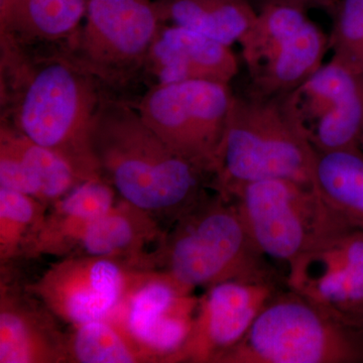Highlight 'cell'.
Segmentation results:
<instances>
[{
  "label": "cell",
  "mask_w": 363,
  "mask_h": 363,
  "mask_svg": "<svg viewBox=\"0 0 363 363\" xmlns=\"http://www.w3.org/2000/svg\"><path fill=\"white\" fill-rule=\"evenodd\" d=\"M332 58L363 71V0H342L330 37Z\"/></svg>",
  "instance_id": "obj_25"
},
{
  "label": "cell",
  "mask_w": 363,
  "mask_h": 363,
  "mask_svg": "<svg viewBox=\"0 0 363 363\" xmlns=\"http://www.w3.org/2000/svg\"><path fill=\"white\" fill-rule=\"evenodd\" d=\"M85 181L65 157L0 123V188L32 196L50 206Z\"/></svg>",
  "instance_id": "obj_16"
},
{
  "label": "cell",
  "mask_w": 363,
  "mask_h": 363,
  "mask_svg": "<svg viewBox=\"0 0 363 363\" xmlns=\"http://www.w3.org/2000/svg\"><path fill=\"white\" fill-rule=\"evenodd\" d=\"M162 25L188 28L229 45L240 43L257 13L247 0H155Z\"/></svg>",
  "instance_id": "obj_21"
},
{
  "label": "cell",
  "mask_w": 363,
  "mask_h": 363,
  "mask_svg": "<svg viewBox=\"0 0 363 363\" xmlns=\"http://www.w3.org/2000/svg\"><path fill=\"white\" fill-rule=\"evenodd\" d=\"M363 337L288 288L274 294L245 337L217 363H353Z\"/></svg>",
  "instance_id": "obj_5"
},
{
  "label": "cell",
  "mask_w": 363,
  "mask_h": 363,
  "mask_svg": "<svg viewBox=\"0 0 363 363\" xmlns=\"http://www.w3.org/2000/svg\"><path fill=\"white\" fill-rule=\"evenodd\" d=\"M87 0H0V35L28 44H64L84 20Z\"/></svg>",
  "instance_id": "obj_20"
},
{
  "label": "cell",
  "mask_w": 363,
  "mask_h": 363,
  "mask_svg": "<svg viewBox=\"0 0 363 363\" xmlns=\"http://www.w3.org/2000/svg\"><path fill=\"white\" fill-rule=\"evenodd\" d=\"M48 205L37 198L0 188V262L23 255L26 242L44 220Z\"/></svg>",
  "instance_id": "obj_24"
},
{
  "label": "cell",
  "mask_w": 363,
  "mask_h": 363,
  "mask_svg": "<svg viewBox=\"0 0 363 363\" xmlns=\"http://www.w3.org/2000/svg\"><path fill=\"white\" fill-rule=\"evenodd\" d=\"M253 94L283 97L323 65L329 38L302 4L272 0L240 40Z\"/></svg>",
  "instance_id": "obj_8"
},
{
  "label": "cell",
  "mask_w": 363,
  "mask_h": 363,
  "mask_svg": "<svg viewBox=\"0 0 363 363\" xmlns=\"http://www.w3.org/2000/svg\"><path fill=\"white\" fill-rule=\"evenodd\" d=\"M238 72V60L229 45L188 28L162 23L143 76L152 79L150 86L185 81L230 85Z\"/></svg>",
  "instance_id": "obj_15"
},
{
  "label": "cell",
  "mask_w": 363,
  "mask_h": 363,
  "mask_svg": "<svg viewBox=\"0 0 363 363\" xmlns=\"http://www.w3.org/2000/svg\"><path fill=\"white\" fill-rule=\"evenodd\" d=\"M44 306L30 302L1 279L0 363L67 362V335Z\"/></svg>",
  "instance_id": "obj_19"
},
{
  "label": "cell",
  "mask_w": 363,
  "mask_h": 363,
  "mask_svg": "<svg viewBox=\"0 0 363 363\" xmlns=\"http://www.w3.org/2000/svg\"><path fill=\"white\" fill-rule=\"evenodd\" d=\"M358 332H359L360 335L363 337V316L362 321H360L359 327H358Z\"/></svg>",
  "instance_id": "obj_28"
},
{
  "label": "cell",
  "mask_w": 363,
  "mask_h": 363,
  "mask_svg": "<svg viewBox=\"0 0 363 363\" xmlns=\"http://www.w3.org/2000/svg\"><path fill=\"white\" fill-rule=\"evenodd\" d=\"M100 173L123 198L171 225L214 189L209 169L181 156L135 104L107 93L92 131Z\"/></svg>",
  "instance_id": "obj_2"
},
{
  "label": "cell",
  "mask_w": 363,
  "mask_h": 363,
  "mask_svg": "<svg viewBox=\"0 0 363 363\" xmlns=\"http://www.w3.org/2000/svg\"><path fill=\"white\" fill-rule=\"evenodd\" d=\"M67 362H161L117 320H93L73 326L67 335Z\"/></svg>",
  "instance_id": "obj_23"
},
{
  "label": "cell",
  "mask_w": 363,
  "mask_h": 363,
  "mask_svg": "<svg viewBox=\"0 0 363 363\" xmlns=\"http://www.w3.org/2000/svg\"><path fill=\"white\" fill-rule=\"evenodd\" d=\"M152 264L189 292L230 279H277L236 203L216 190L164 231Z\"/></svg>",
  "instance_id": "obj_3"
},
{
  "label": "cell",
  "mask_w": 363,
  "mask_h": 363,
  "mask_svg": "<svg viewBox=\"0 0 363 363\" xmlns=\"http://www.w3.org/2000/svg\"><path fill=\"white\" fill-rule=\"evenodd\" d=\"M150 272L121 260L71 255L52 264L25 290L52 316L76 326L108 317Z\"/></svg>",
  "instance_id": "obj_10"
},
{
  "label": "cell",
  "mask_w": 363,
  "mask_h": 363,
  "mask_svg": "<svg viewBox=\"0 0 363 363\" xmlns=\"http://www.w3.org/2000/svg\"><path fill=\"white\" fill-rule=\"evenodd\" d=\"M234 96L229 84L185 81L150 86L135 106L172 150L214 175Z\"/></svg>",
  "instance_id": "obj_9"
},
{
  "label": "cell",
  "mask_w": 363,
  "mask_h": 363,
  "mask_svg": "<svg viewBox=\"0 0 363 363\" xmlns=\"http://www.w3.org/2000/svg\"><path fill=\"white\" fill-rule=\"evenodd\" d=\"M199 298L168 274L152 271L116 310L118 321L143 347L169 363L187 340Z\"/></svg>",
  "instance_id": "obj_14"
},
{
  "label": "cell",
  "mask_w": 363,
  "mask_h": 363,
  "mask_svg": "<svg viewBox=\"0 0 363 363\" xmlns=\"http://www.w3.org/2000/svg\"><path fill=\"white\" fill-rule=\"evenodd\" d=\"M278 286V279H230L208 286L187 340L171 363L218 362L245 337Z\"/></svg>",
  "instance_id": "obj_13"
},
{
  "label": "cell",
  "mask_w": 363,
  "mask_h": 363,
  "mask_svg": "<svg viewBox=\"0 0 363 363\" xmlns=\"http://www.w3.org/2000/svg\"><path fill=\"white\" fill-rule=\"evenodd\" d=\"M315 154L286 116L283 97L235 95L215 162V190L228 196L269 179L312 186Z\"/></svg>",
  "instance_id": "obj_4"
},
{
  "label": "cell",
  "mask_w": 363,
  "mask_h": 363,
  "mask_svg": "<svg viewBox=\"0 0 363 363\" xmlns=\"http://www.w3.org/2000/svg\"><path fill=\"white\" fill-rule=\"evenodd\" d=\"M117 199L116 189L104 177L83 182L48 207L44 220L26 242L23 257H70L91 224Z\"/></svg>",
  "instance_id": "obj_18"
},
{
  "label": "cell",
  "mask_w": 363,
  "mask_h": 363,
  "mask_svg": "<svg viewBox=\"0 0 363 363\" xmlns=\"http://www.w3.org/2000/svg\"><path fill=\"white\" fill-rule=\"evenodd\" d=\"M107 93L63 44L0 35V123L65 157L86 180L102 177L92 131Z\"/></svg>",
  "instance_id": "obj_1"
},
{
  "label": "cell",
  "mask_w": 363,
  "mask_h": 363,
  "mask_svg": "<svg viewBox=\"0 0 363 363\" xmlns=\"http://www.w3.org/2000/svg\"><path fill=\"white\" fill-rule=\"evenodd\" d=\"M277 1H288L294 2V4H312V2H318V4H327V2L331 1V0H277Z\"/></svg>",
  "instance_id": "obj_26"
},
{
  "label": "cell",
  "mask_w": 363,
  "mask_h": 363,
  "mask_svg": "<svg viewBox=\"0 0 363 363\" xmlns=\"http://www.w3.org/2000/svg\"><path fill=\"white\" fill-rule=\"evenodd\" d=\"M164 231L156 217L118 197L91 224L71 255L121 260L138 269L152 271V255Z\"/></svg>",
  "instance_id": "obj_17"
},
{
  "label": "cell",
  "mask_w": 363,
  "mask_h": 363,
  "mask_svg": "<svg viewBox=\"0 0 363 363\" xmlns=\"http://www.w3.org/2000/svg\"><path fill=\"white\" fill-rule=\"evenodd\" d=\"M228 197L238 205L248 233L264 259L288 269L332 236L354 228L311 185L288 179L252 182Z\"/></svg>",
  "instance_id": "obj_6"
},
{
  "label": "cell",
  "mask_w": 363,
  "mask_h": 363,
  "mask_svg": "<svg viewBox=\"0 0 363 363\" xmlns=\"http://www.w3.org/2000/svg\"><path fill=\"white\" fill-rule=\"evenodd\" d=\"M286 116L316 152L359 147L363 124L360 73L332 58L283 96Z\"/></svg>",
  "instance_id": "obj_11"
},
{
  "label": "cell",
  "mask_w": 363,
  "mask_h": 363,
  "mask_svg": "<svg viewBox=\"0 0 363 363\" xmlns=\"http://www.w3.org/2000/svg\"><path fill=\"white\" fill-rule=\"evenodd\" d=\"M286 285L358 334L363 316V229L336 234L286 269Z\"/></svg>",
  "instance_id": "obj_12"
},
{
  "label": "cell",
  "mask_w": 363,
  "mask_h": 363,
  "mask_svg": "<svg viewBox=\"0 0 363 363\" xmlns=\"http://www.w3.org/2000/svg\"><path fill=\"white\" fill-rule=\"evenodd\" d=\"M360 75H362V83H363V71L360 72ZM359 149L362 150V152H363V124H362V136H360Z\"/></svg>",
  "instance_id": "obj_27"
},
{
  "label": "cell",
  "mask_w": 363,
  "mask_h": 363,
  "mask_svg": "<svg viewBox=\"0 0 363 363\" xmlns=\"http://www.w3.org/2000/svg\"><path fill=\"white\" fill-rule=\"evenodd\" d=\"M312 186L343 220L363 229V152L359 147L316 152Z\"/></svg>",
  "instance_id": "obj_22"
},
{
  "label": "cell",
  "mask_w": 363,
  "mask_h": 363,
  "mask_svg": "<svg viewBox=\"0 0 363 363\" xmlns=\"http://www.w3.org/2000/svg\"><path fill=\"white\" fill-rule=\"evenodd\" d=\"M161 25L155 0H87L84 20L63 45L116 96L142 77Z\"/></svg>",
  "instance_id": "obj_7"
}]
</instances>
